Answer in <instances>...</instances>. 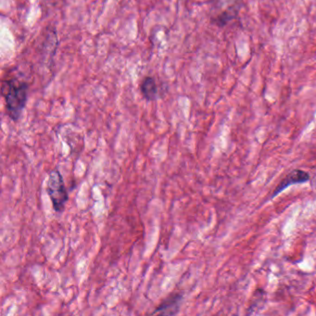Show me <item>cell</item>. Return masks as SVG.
<instances>
[{"instance_id":"1","label":"cell","mask_w":316,"mask_h":316,"mask_svg":"<svg viewBox=\"0 0 316 316\" xmlns=\"http://www.w3.org/2000/svg\"><path fill=\"white\" fill-rule=\"evenodd\" d=\"M2 95L6 101L9 118L17 122L26 105L28 97V84L17 79H9L2 84Z\"/></svg>"},{"instance_id":"2","label":"cell","mask_w":316,"mask_h":316,"mask_svg":"<svg viewBox=\"0 0 316 316\" xmlns=\"http://www.w3.org/2000/svg\"><path fill=\"white\" fill-rule=\"evenodd\" d=\"M47 193L52 201L54 211L57 212L63 211L65 204L69 199V195L59 168L54 169L50 174L47 183Z\"/></svg>"},{"instance_id":"3","label":"cell","mask_w":316,"mask_h":316,"mask_svg":"<svg viewBox=\"0 0 316 316\" xmlns=\"http://www.w3.org/2000/svg\"><path fill=\"white\" fill-rule=\"evenodd\" d=\"M310 180V176L308 173H306L305 171H302L300 169H296L293 170L292 172H290L287 176L282 180L279 185L275 188L274 193L272 195V198L277 196L279 193H281L283 190L288 189V187L295 185V184H302L307 182Z\"/></svg>"},{"instance_id":"4","label":"cell","mask_w":316,"mask_h":316,"mask_svg":"<svg viewBox=\"0 0 316 316\" xmlns=\"http://www.w3.org/2000/svg\"><path fill=\"white\" fill-rule=\"evenodd\" d=\"M182 296L176 295L171 297L169 300L163 302L160 307L155 310L154 314L162 315H176L179 310V303L181 302Z\"/></svg>"},{"instance_id":"5","label":"cell","mask_w":316,"mask_h":316,"mask_svg":"<svg viewBox=\"0 0 316 316\" xmlns=\"http://www.w3.org/2000/svg\"><path fill=\"white\" fill-rule=\"evenodd\" d=\"M141 93L143 97L148 101L155 100L157 98V85L152 77L145 78L140 85Z\"/></svg>"}]
</instances>
